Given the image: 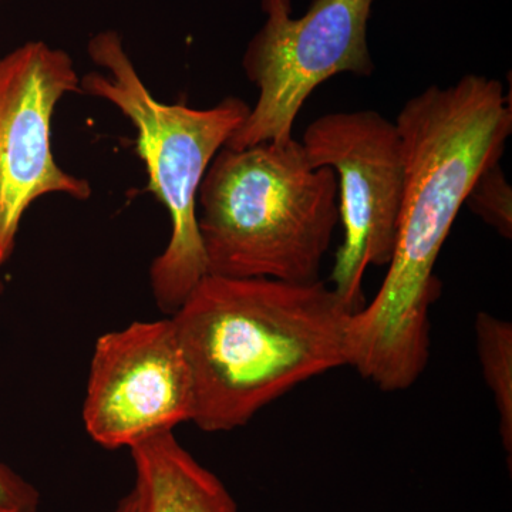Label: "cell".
<instances>
[{"instance_id":"cell-1","label":"cell","mask_w":512,"mask_h":512,"mask_svg":"<svg viewBox=\"0 0 512 512\" xmlns=\"http://www.w3.org/2000/svg\"><path fill=\"white\" fill-rule=\"evenodd\" d=\"M396 126L406 161L396 247L379 292L349 326V366L390 393L412 387L429 365L430 308L440 289L434 265L468 192L503 157L511 92L467 74L406 101Z\"/></svg>"},{"instance_id":"cell-2","label":"cell","mask_w":512,"mask_h":512,"mask_svg":"<svg viewBox=\"0 0 512 512\" xmlns=\"http://www.w3.org/2000/svg\"><path fill=\"white\" fill-rule=\"evenodd\" d=\"M353 313L322 279L205 275L170 316L190 369L191 423L239 429L299 384L349 366Z\"/></svg>"},{"instance_id":"cell-3","label":"cell","mask_w":512,"mask_h":512,"mask_svg":"<svg viewBox=\"0 0 512 512\" xmlns=\"http://www.w3.org/2000/svg\"><path fill=\"white\" fill-rule=\"evenodd\" d=\"M198 229L208 275L315 282L339 224V185L301 141L218 151L202 178Z\"/></svg>"},{"instance_id":"cell-4","label":"cell","mask_w":512,"mask_h":512,"mask_svg":"<svg viewBox=\"0 0 512 512\" xmlns=\"http://www.w3.org/2000/svg\"><path fill=\"white\" fill-rule=\"evenodd\" d=\"M87 52L104 72L80 77V92L109 101L136 127L148 190L170 215V239L150 266V286L158 309L171 316L208 275L197 218L202 178L251 107L238 97H227L210 109L154 99L116 30L93 36Z\"/></svg>"},{"instance_id":"cell-5","label":"cell","mask_w":512,"mask_h":512,"mask_svg":"<svg viewBox=\"0 0 512 512\" xmlns=\"http://www.w3.org/2000/svg\"><path fill=\"white\" fill-rule=\"evenodd\" d=\"M375 0H313L293 18L292 0H262V28L248 43L242 67L259 90L247 120L227 147L288 143L309 96L336 74L372 76L367 26Z\"/></svg>"},{"instance_id":"cell-6","label":"cell","mask_w":512,"mask_h":512,"mask_svg":"<svg viewBox=\"0 0 512 512\" xmlns=\"http://www.w3.org/2000/svg\"><path fill=\"white\" fill-rule=\"evenodd\" d=\"M301 143L313 168H332L338 178L343 241L330 279L350 311H360L366 269L389 265L396 247L406 183L402 138L379 111L356 110L323 114Z\"/></svg>"},{"instance_id":"cell-7","label":"cell","mask_w":512,"mask_h":512,"mask_svg":"<svg viewBox=\"0 0 512 512\" xmlns=\"http://www.w3.org/2000/svg\"><path fill=\"white\" fill-rule=\"evenodd\" d=\"M76 92L80 76L62 49L37 40L0 56V268L33 202L50 194L92 197L89 181L64 171L53 154V114Z\"/></svg>"},{"instance_id":"cell-8","label":"cell","mask_w":512,"mask_h":512,"mask_svg":"<svg viewBox=\"0 0 512 512\" xmlns=\"http://www.w3.org/2000/svg\"><path fill=\"white\" fill-rule=\"evenodd\" d=\"M190 369L170 316L104 333L94 345L83 403L87 434L131 448L192 420Z\"/></svg>"},{"instance_id":"cell-9","label":"cell","mask_w":512,"mask_h":512,"mask_svg":"<svg viewBox=\"0 0 512 512\" xmlns=\"http://www.w3.org/2000/svg\"><path fill=\"white\" fill-rule=\"evenodd\" d=\"M138 512H238L224 483L183 447L174 433L130 448Z\"/></svg>"},{"instance_id":"cell-10","label":"cell","mask_w":512,"mask_h":512,"mask_svg":"<svg viewBox=\"0 0 512 512\" xmlns=\"http://www.w3.org/2000/svg\"><path fill=\"white\" fill-rule=\"evenodd\" d=\"M476 340L478 359L488 389L493 394L500 436L508 466L512 457V325L510 320L497 318L488 312L477 315Z\"/></svg>"},{"instance_id":"cell-11","label":"cell","mask_w":512,"mask_h":512,"mask_svg":"<svg viewBox=\"0 0 512 512\" xmlns=\"http://www.w3.org/2000/svg\"><path fill=\"white\" fill-rule=\"evenodd\" d=\"M464 205L501 237L512 238V188L500 163L485 168Z\"/></svg>"},{"instance_id":"cell-12","label":"cell","mask_w":512,"mask_h":512,"mask_svg":"<svg viewBox=\"0 0 512 512\" xmlns=\"http://www.w3.org/2000/svg\"><path fill=\"white\" fill-rule=\"evenodd\" d=\"M40 501L35 485L0 461V512H37Z\"/></svg>"},{"instance_id":"cell-13","label":"cell","mask_w":512,"mask_h":512,"mask_svg":"<svg viewBox=\"0 0 512 512\" xmlns=\"http://www.w3.org/2000/svg\"><path fill=\"white\" fill-rule=\"evenodd\" d=\"M116 512H138L137 498L134 491L128 493L117 505Z\"/></svg>"},{"instance_id":"cell-14","label":"cell","mask_w":512,"mask_h":512,"mask_svg":"<svg viewBox=\"0 0 512 512\" xmlns=\"http://www.w3.org/2000/svg\"><path fill=\"white\" fill-rule=\"evenodd\" d=\"M3 292H5V282H3V279L0 278V296L3 295Z\"/></svg>"},{"instance_id":"cell-15","label":"cell","mask_w":512,"mask_h":512,"mask_svg":"<svg viewBox=\"0 0 512 512\" xmlns=\"http://www.w3.org/2000/svg\"><path fill=\"white\" fill-rule=\"evenodd\" d=\"M5 2V0H0V3Z\"/></svg>"}]
</instances>
